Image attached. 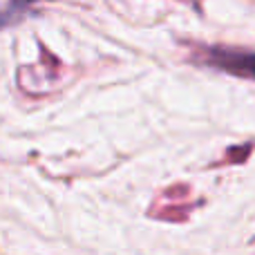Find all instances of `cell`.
<instances>
[{
    "label": "cell",
    "mask_w": 255,
    "mask_h": 255,
    "mask_svg": "<svg viewBox=\"0 0 255 255\" xmlns=\"http://www.w3.org/2000/svg\"><path fill=\"white\" fill-rule=\"evenodd\" d=\"M22 11H27V4H9L4 11H0V27L13 22V20H16V18H13V13H22Z\"/></svg>",
    "instance_id": "cell-2"
},
{
    "label": "cell",
    "mask_w": 255,
    "mask_h": 255,
    "mask_svg": "<svg viewBox=\"0 0 255 255\" xmlns=\"http://www.w3.org/2000/svg\"><path fill=\"white\" fill-rule=\"evenodd\" d=\"M193 58L202 65L215 67V70L229 72L235 76L255 81V52L247 49H233V47H202L193 54Z\"/></svg>",
    "instance_id": "cell-1"
}]
</instances>
